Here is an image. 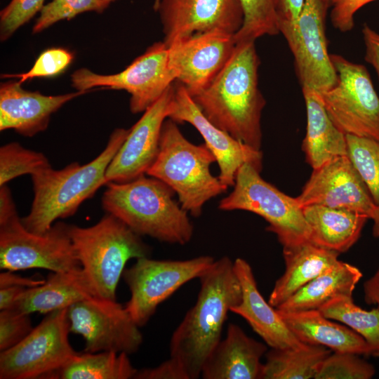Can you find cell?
I'll return each instance as SVG.
<instances>
[{
	"label": "cell",
	"mask_w": 379,
	"mask_h": 379,
	"mask_svg": "<svg viewBox=\"0 0 379 379\" xmlns=\"http://www.w3.org/2000/svg\"><path fill=\"white\" fill-rule=\"evenodd\" d=\"M302 209L311 228L310 241L339 254L357 241L369 219L355 211L321 205L306 206Z\"/></svg>",
	"instance_id": "cell-27"
},
{
	"label": "cell",
	"mask_w": 379,
	"mask_h": 379,
	"mask_svg": "<svg viewBox=\"0 0 379 379\" xmlns=\"http://www.w3.org/2000/svg\"><path fill=\"white\" fill-rule=\"evenodd\" d=\"M51 166L41 152L25 148L16 142L4 145L0 148V186L22 175H34Z\"/></svg>",
	"instance_id": "cell-34"
},
{
	"label": "cell",
	"mask_w": 379,
	"mask_h": 379,
	"mask_svg": "<svg viewBox=\"0 0 379 379\" xmlns=\"http://www.w3.org/2000/svg\"><path fill=\"white\" fill-rule=\"evenodd\" d=\"M375 373L372 364L350 352L331 354L321 363L315 379H370Z\"/></svg>",
	"instance_id": "cell-35"
},
{
	"label": "cell",
	"mask_w": 379,
	"mask_h": 379,
	"mask_svg": "<svg viewBox=\"0 0 379 379\" xmlns=\"http://www.w3.org/2000/svg\"><path fill=\"white\" fill-rule=\"evenodd\" d=\"M373 356L379 357V352L373 354Z\"/></svg>",
	"instance_id": "cell-51"
},
{
	"label": "cell",
	"mask_w": 379,
	"mask_h": 379,
	"mask_svg": "<svg viewBox=\"0 0 379 379\" xmlns=\"http://www.w3.org/2000/svg\"><path fill=\"white\" fill-rule=\"evenodd\" d=\"M174 88L173 109L168 118L176 123H189L198 131L218 163V177L222 183L228 187H233L237 173L245 163L251 164L261 172L263 157L260 150L237 140L213 124L180 83L178 82Z\"/></svg>",
	"instance_id": "cell-15"
},
{
	"label": "cell",
	"mask_w": 379,
	"mask_h": 379,
	"mask_svg": "<svg viewBox=\"0 0 379 379\" xmlns=\"http://www.w3.org/2000/svg\"><path fill=\"white\" fill-rule=\"evenodd\" d=\"M128 131L114 130L105 149L88 164L73 162L60 170L51 166L31 175L34 199L29 213L21 218L23 226L31 232L43 234L57 220L73 215L85 200L108 183L106 171Z\"/></svg>",
	"instance_id": "cell-3"
},
{
	"label": "cell",
	"mask_w": 379,
	"mask_h": 379,
	"mask_svg": "<svg viewBox=\"0 0 379 379\" xmlns=\"http://www.w3.org/2000/svg\"><path fill=\"white\" fill-rule=\"evenodd\" d=\"M362 34L366 47L365 60L373 67L379 79V34L364 24Z\"/></svg>",
	"instance_id": "cell-42"
},
{
	"label": "cell",
	"mask_w": 379,
	"mask_h": 379,
	"mask_svg": "<svg viewBox=\"0 0 379 379\" xmlns=\"http://www.w3.org/2000/svg\"><path fill=\"white\" fill-rule=\"evenodd\" d=\"M177 124L169 118L164 122L159 152L146 175L168 185L182 208L198 218L204 204L228 187L212 175L210 168L216 161L206 145L189 141Z\"/></svg>",
	"instance_id": "cell-5"
},
{
	"label": "cell",
	"mask_w": 379,
	"mask_h": 379,
	"mask_svg": "<svg viewBox=\"0 0 379 379\" xmlns=\"http://www.w3.org/2000/svg\"><path fill=\"white\" fill-rule=\"evenodd\" d=\"M363 274L357 267L338 262L308 282L276 309L281 312L318 310L340 295H352Z\"/></svg>",
	"instance_id": "cell-28"
},
{
	"label": "cell",
	"mask_w": 379,
	"mask_h": 379,
	"mask_svg": "<svg viewBox=\"0 0 379 379\" xmlns=\"http://www.w3.org/2000/svg\"><path fill=\"white\" fill-rule=\"evenodd\" d=\"M326 317L338 321L359 334L372 350L379 352V309L367 311L357 306L352 295H340L318 309Z\"/></svg>",
	"instance_id": "cell-31"
},
{
	"label": "cell",
	"mask_w": 379,
	"mask_h": 379,
	"mask_svg": "<svg viewBox=\"0 0 379 379\" xmlns=\"http://www.w3.org/2000/svg\"><path fill=\"white\" fill-rule=\"evenodd\" d=\"M323 0H305L298 18L279 20L281 33L293 53L297 77L302 88L321 93L337 81V74L328 52L326 15Z\"/></svg>",
	"instance_id": "cell-13"
},
{
	"label": "cell",
	"mask_w": 379,
	"mask_h": 379,
	"mask_svg": "<svg viewBox=\"0 0 379 379\" xmlns=\"http://www.w3.org/2000/svg\"><path fill=\"white\" fill-rule=\"evenodd\" d=\"M45 280L34 279L16 274L13 271L6 270L0 274V288L14 286L30 288L42 284Z\"/></svg>",
	"instance_id": "cell-43"
},
{
	"label": "cell",
	"mask_w": 379,
	"mask_h": 379,
	"mask_svg": "<svg viewBox=\"0 0 379 379\" xmlns=\"http://www.w3.org/2000/svg\"><path fill=\"white\" fill-rule=\"evenodd\" d=\"M137 371L126 353L84 352H77L46 379H130Z\"/></svg>",
	"instance_id": "cell-30"
},
{
	"label": "cell",
	"mask_w": 379,
	"mask_h": 379,
	"mask_svg": "<svg viewBox=\"0 0 379 379\" xmlns=\"http://www.w3.org/2000/svg\"><path fill=\"white\" fill-rule=\"evenodd\" d=\"M69 225L55 222L43 234L27 230L18 215L0 224V268L18 271L44 269L65 272L81 267Z\"/></svg>",
	"instance_id": "cell-10"
},
{
	"label": "cell",
	"mask_w": 379,
	"mask_h": 379,
	"mask_svg": "<svg viewBox=\"0 0 379 379\" xmlns=\"http://www.w3.org/2000/svg\"><path fill=\"white\" fill-rule=\"evenodd\" d=\"M267 350L265 344L249 337L235 324H230L206 361L201 374L204 379L261 378L260 360Z\"/></svg>",
	"instance_id": "cell-22"
},
{
	"label": "cell",
	"mask_w": 379,
	"mask_h": 379,
	"mask_svg": "<svg viewBox=\"0 0 379 379\" xmlns=\"http://www.w3.org/2000/svg\"><path fill=\"white\" fill-rule=\"evenodd\" d=\"M332 350L322 345L304 343L297 347L272 348L266 352L262 379H310Z\"/></svg>",
	"instance_id": "cell-29"
},
{
	"label": "cell",
	"mask_w": 379,
	"mask_h": 379,
	"mask_svg": "<svg viewBox=\"0 0 379 379\" xmlns=\"http://www.w3.org/2000/svg\"><path fill=\"white\" fill-rule=\"evenodd\" d=\"M302 91L307 113L302 149L313 169L331 159L347 155L346 135L329 117L320 94L307 88Z\"/></svg>",
	"instance_id": "cell-26"
},
{
	"label": "cell",
	"mask_w": 379,
	"mask_h": 379,
	"mask_svg": "<svg viewBox=\"0 0 379 379\" xmlns=\"http://www.w3.org/2000/svg\"><path fill=\"white\" fill-rule=\"evenodd\" d=\"M73 60L72 54L66 49L52 48L42 52L32 67L27 72L15 74H4L2 78H19L22 84L29 79L39 77H54L63 72Z\"/></svg>",
	"instance_id": "cell-37"
},
{
	"label": "cell",
	"mask_w": 379,
	"mask_h": 379,
	"mask_svg": "<svg viewBox=\"0 0 379 379\" xmlns=\"http://www.w3.org/2000/svg\"><path fill=\"white\" fill-rule=\"evenodd\" d=\"M176 79L168 64V47L164 41L153 44L119 73L100 74L81 68L71 75L72 85L77 91H87L94 87L126 91L134 114L145 111Z\"/></svg>",
	"instance_id": "cell-12"
},
{
	"label": "cell",
	"mask_w": 379,
	"mask_h": 379,
	"mask_svg": "<svg viewBox=\"0 0 379 379\" xmlns=\"http://www.w3.org/2000/svg\"><path fill=\"white\" fill-rule=\"evenodd\" d=\"M69 232L81 267L97 297L117 300L118 283L127 262L151 254L150 247L141 236L107 213L91 227L69 225Z\"/></svg>",
	"instance_id": "cell-6"
},
{
	"label": "cell",
	"mask_w": 379,
	"mask_h": 379,
	"mask_svg": "<svg viewBox=\"0 0 379 379\" xmlns=\"http://www.w3.org/2000/svg\"><path fill=\"white\" fill-rule=\"evenodd\" d=\"M174 89L170 86L129 129L106 171L108 182H125L147 173L159 152L163 124L173 109Z\"/></svg>",
	"instance_id": "cell-18"
},
{
	"label": "cell",
	"mask_w": 379,
	"mask_h": 379,
	"mask_svg": "<svg viewBox=\"0 0 379 379\" xmlns=\"http://www.w3.org/2000/svg\"><path fill=\"white\" fill-rule=\"evenodd\" d=\"M323 1H324V2L326 5H328V6H330V1H331V0H323Z\"/></svg>",
	"instance_id": "cell-50"
},
{
	"label": "cell",
	"mask_w": 379,
	"mask_h": 379,
	"mask_svg": "<svg viewBox=\"0 0 379 379\" xmlns=\"http://www.w3.org/2000/svg\"><path fill=\"white\" fill-rule=\"evenodd\" d=\"M371 219L373 222V235L375 237H379V206H376Z\"/></svg>",
	"instance_id": "cell-48"
},
{
	"label": "cell",
	"mask_w": 379,
	"mask_h": 379,
	"mask_svg": "<svg viewBox=\"0 0 379 379\" xmlns=\"http://www.w3.org/2000/svg\"><path fill=\"white\" fill-rule=\"evenodd\" d=\"M70 333L85 340L84 352L135 353L143 342L140 327L125 306L97 296L79 301L67 308Z\"/></svg>",
	"instance_id": "cell-14"
},
{
	"label": "cell",
	"mask_w": 379,
	"mask_h": 379,
	"mask_svg": "<svg viewBox=\"0 0 379 379\" xmlns=\"http://www.w3.org/2000/svg\"><path fill=\"white\" fill-rule=\"evenodd\" d=\"M169 46L195 34L222 32L235 34L244 13L239 0H160L157 8Z\"/></svg>",
	"instance_id": "cell-16"
},
{
	"label": "cell",
	"mask_w": 379,
	"mask_h": 379,
	"mask_svg": "<svg viewBox=\"0 0 379 379\" xmlns=\"http://www.w3.org/2000/svg\"><path fill=\"white\" fill-rule=\"evenodd\" d=\"M105 9L102 0H53L42 8L32 32L39 33L59 21L71 20L85 12L102 13Z\"/></svg>",
	"instance_id": "cell-36"
},
{
	"label": "cell",
	"mask_w": 379,
	"mask_h": 379,
	"mask_svg": "<svg viewBox=\"0 0 379 379\" xmlns=\"http://www.w3.org/2000/svg\"><path fill=\"white\" fill-rule=\"evenodd\" d=\"M214 261L210 255L182 260L136 259L122 275L131 293L125 308L139 327L145 326L161 302L187 282L199 279Z\"/></svg>",
	"instance_id": "cell-9"
},
{
	"label": "cell",
	"mask_w": 379,
	"mask_h": 379,
	"mask_svg": "<svg viewBox=\"0 0 379 379\" xmlns=\"http://www.w3.org/2000/svg\"><path fill=\"white\" fill-rule=\"evenodd\" d=\"M339 253L310 241L283 247L284 274L275 282L269 303L277 308L313 279L335 265Z\"/></svg>",
	"instance_id": "cell-25"
},
{
	"label": "cell",
	"mask_w": 379,
	"mask_h": 379,
	"mask_svg": "<svg viewBox=\"0 0 379 379\" xmlns=\"http://www.w3.org/2000/svg\"><path fill=\"white\" fill-rule=\"evenodd\" d=\"M305 0H279V20L295 21L303 7Z\"/></svg>",
	"instance_id": "cell-45"
},
{
	"label": "cell",
	"mask_w": 379,
	"mask_h": 379,
	"mask_svg": "<svg viewBox=\"0 0 379 379\" xmlns=\"http://www.w3.org/2000/svg\"><path fill=\"white\" fill-rule=\"evenodd\" d=\"M197 299L173 331L170 358L189 379L201 377L203 366L221 338L228 312L241 300V288L233 262L215 260L199 277Z\"/></svg>",
	"instance_id": "cell-2"
},
{
	"label": "cell",
	"mask_w": 379,
	"mask_h": 379,
	"mask_svg": "<svg viewBox=\"0 0 379 379\" xmlns=\"http://www.w3.org/2000/svg\"><path fill=\"white\" fill-rule=\"evenodd\" d=\"M260 60L254 41H237L225 65L192 97L215 126L255 149L262 145L265 100L258 86Z\"/></svg>",
	"instance_id": "cell-1"
},
{
	"label": "cell",
	"mask_w": 379,
	"mask_h": 379,
	"mask_svg": "<svg viewBox=\"0 0 379 379\" xmlns=\"http://www.w3.org/2000/svg\"><path fill=\"white\" fill-rule=\"evenodd\" d=\"M25 290L14 286L0 288V310L11 308Z\"/></svg>",
	"instance_id": "cell-47"
},
{
	"label": "cell",
	"mask_w": 379,
	"mask_h": 379,
	"mask_svg": "<svg viewBox=\"0 0 379 379\" xmlns=\"http://www.w3.org/2000/svg\"><path fill=\"white\" fill-rule=\"evenodd\" d=\"M30 314L13 309L0 312V352L21 342L34 328Z\"/></svg>",
	"instance_id": "cell-39"
},
{
	"label": "cell",
	"mask_w": 379,
	"mask_h": 379,
	"mask_svg": "<svg viewBox=\"0 0 379 379\" xmlns=\"http://www.w3.org/2000/svg\"><path fill=\"white\" fill-rule=\"evenodd\" d=\"M45 0H11L0 13V36L4 41L27 22L44 6Z\"/></svg>",
	"instance_id": "cell-38"
},
{
	"label": "cell",
	"mask_w": 379,
	"mask_h": 379,
	"mask_svg": "<svg viewBox=\"0 0 379 379\" xmlns=\"http://www.w3.org/2000/svg\"><path fill=\"white\" fill-rule=\"evenodd\" d=\"M296 200L301 208L321 205L355 211L371 219L376 205L347 155L331 159L312 173Z\"/></svg>",
	"instance_id": "cell-17"
},
{
	"label": "cell",
	"mask_w": 379,
	"mask_h": 379,
	"mask_svg": "<svg viewBox=\"0 0 379 379\" xmlns=\"http://www.w3.org/2000/svg\"><path fill=\"white\" fill-rule=\"evenodd\" d=\"M375 0H331V20L341 32H347L354 26V15L364 5Z\"/></svg>",
	"instance_id": "cell-40"
},
{
	"label": "cell",
	"mask_w": 379,
	"mask_h": 379,
	"mask_svg": "<svg viewBox=\"0 0 379 379\" xmlns=\"http://www.w3.org/2000/svg\"><path fill=\"white\" fill-rule=\"evenodd\" d=\"M135 379H189L183 369L169 358L153 368L138 370Z\"/></svg>",
	"instance_id": "cell-41"
},
{
	"label": "cell",
	"mask_w": 379,
	"mask_h": 379,
	"mask_svg": "<svg viewBox=\"0 0 379 379\" xmlns=\"http://www.w3.org/2000/svg\"><path fill=\"white\" fill-rule=\"evenodd\" d=\"M244 21L234 34L236 41H254L279 33V0H239Z\"/></svg>",
	"instance_id": "cell-32"
},
{
	"label": "cell",
	"mask_w": 379,
	"mask_h": 379,
	"mask_svg": "<svg viewBox=\"0 0 379 379\" xmlns=\"http://www.w3.org/2000/svg\"><path fill=\"white\" fill-rule=\"evenodd\" d=\"M69 333L67 308L48 313L21 342L0 352V378H47L77 353Z\"/></svg>",
	"instance_id": "cell-11"
},
{
	"label": "cell",
	"mask_w": 379,
	"mask_h": 379,
	"mask_svg": "<svg viewBox=\"0 0 379 379\" xmlns=\"http://www.w3.org/2000/svg\"><path fill=\"white\" fill-rule=\"evenodd\" d=\"M102 1H103V4H104L105 8H107L111 3H112V2H114V1H115L117 0H102ZM159 1H160V0H155L154 1V9L157 8Z\"/></svg>",
	"instance_id": "cell-49"
},
{
	"label": "cell",
	"mask_w": 379,
	"mask_h": 379,
	"mask_svg": "<svg viewBox=\"0 0 379 379\" xmlns=\"http://www.w3.org/2000/svg\"><path fill=\"white\" fill-rule=\"evenodd\" d=\"M142 175L125 182H109L102 197L106 213L140 236L179 245L190 241L194 227L175 192L161 180Z\"/></svg>",
	"instance_id": "cell-4"
},
{
	"label": "cell",
	"mask_w": 379,
	"mask_h": 379,
	"mask_svg": "<svg viewBox=\"0 0 379 379\" xmlns=\"http://www.w3.org/2000/svg\"><path fill=\"white\" fill-rule=\"evenodd\" d=\"M337 81L320 94L334 124L345 135L379 141V97L365 66L331 54Z\"/></svg>",
	"instance_id": "cell-8"
},
{
	"label": "cell",
	"mask_w": 379,
	"mask_h": 379,
	"mask_svg": "<svg viewBox=\"0 0 379 379\" xmlns=\"http://www.w3.org/2000/svg\"><path fill=\"white\" fill-rule=\"evenodd\" d=\"M346 142L347 157L379 206V141L347 134Z\"/></svg>",
	"instance_id": "cell-33"
},
{
	"label": "cell",
	"mask_w": 379,
	"mask_h": 379,
	"mask_svg": "<svg viewBox=\"0 0 379 379\" xmlns=\"http://www.w3.org/2000/svg\"><path fill=\"white\" fill-rule=\"evenodd\" d=\"M364 298L368 305H375L379 309V267L363 286Z\"/></svg>",
	"instance_id": "cell-46"
},
{
	"label": "cell",
	"mask_w": 379,
	"mask_h": 379,
	"mask_svg": "<svg viewBox=\"0 0 379 379\" xmlns=\"http://www.w3.org/2000/svg\"><path fill=\"white\" fill-rule=\"evenodd\" d=\"M234 34L222 32L198 33L168 47V64L176 81L191 96L204 88L230 58L236 46Z\"/></svg>",
	"instance_id": "cell-19"
},
{
	"label": "cell",
	"mask_w": 379,
	"mask_h": 379,
	"mask_svg": "<svg viewBox=\"0 0 379 379\" xmlns=\"http://www.w3.org/2000/svg\"><path fill=\"white\" fill-rule=\"evenodd\" d=\"M241 288V300L230 312L242 317L271 348L297 347L304 343L290 331L276 308L260 293L250 264L241 258L234 262Z\"/></svg>",
	"instance_id": "cell-21"
},
{
	"label": "cell",
	"mask_w": 379,
	"mask_h": 379,
	"mask_svg": "<svg viewBox=\"0 0 379 379\" xmlns=\"http://www.w3.org/2000/svg\"><path fill=\"white\" fill-rule=\"evenodd\" d=\"M277 311L290 331L303 343L322 345L335 352L366 356L373 353L359 334L346 325L332 321L319 310Z\"/></svg>",
	"instance_id": "cell-23"
},
{
	"label": "cell",
	"mask_w": 379,
	"mask_h": 379,
	"mask_svg": "<svg viewBox=\"0 0 379 379\" xmlns=\"http://www.w3.org/2000/svg\"><path fill=\"white\" fill-rule=\"evenodd\" d=\"M18 215L16 207L7 185L0 186V224Z\"/></svg>",
	"instance_id": "cell-44"
},
{
	"label": "cell",
	"mask_w": 379,
	"mask_h": 379,
	"mask_svg": "<svg viewBox=\"0 0 379 379\" xmlns=\"http://www.w3.org/2000/svg\"><path fill=\"white\" fill-rule=\"evenodd\" d=\"M95 296L81 267L65 272H52L45 281L27 288L13 307L20 312L48 314L67 309L82 300Z\"/></svg>",
	"instance_id": "cell-24"
},
{
	"label": "cell",
	"mask_w": 379,
	"mask_h": 379,
	"mask_svg": "<svg viewBox=\"0 0 379 379\" xmlns=\"http://www.w3.org/2000/svg\"><path fill=\"white\" fill-rule=\"evenodd\" d=\"M86 92L45 95L23 89L18 81L1 83L0 131L13 129L20 135L32 137L47 128L52 114Z\"/></svg>",
	"instance_id": "cell-20"
},
{
	"label": "cell",
	"mask_w": 379,
	"mask_h": 379,
	"mask_svg": "<svg viewBox=\"0 0 379 379\" xmlns=\"http://www.w3.org/2000/svg\"><path fill=\"white\" fill-rule=\"evenodd\" d=\"M233 190L222 198L218 208L246 211L262 217L267 230L275 234L286 247L310 241L311 228L295 197L265 181L260 171L248 163L239 168Z\"/></svg>",
	"instance_id": "cell-7"
}]
</instances>
